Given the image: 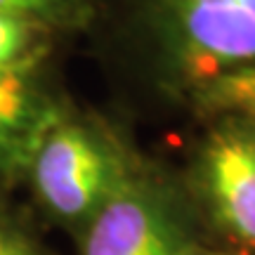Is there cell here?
<instances>
[{
	"label": "cell",
	"mask_w": 255,
	"mask_h": 255,
	"mask_svg": "<svg viewBox=\"0 0 255 255\" xmlns=\"http://www.w3.org/2000/svg\"><path fill=\"white\" fill-rule=\"evenodd\" d=\"M52 121L50 102L38 88L36 59L0 69V163L38 142Z\"/></svg>",
	"instance_id": "5b68a950"
},
{
	"label": "cell",
	"mask_w": 255,
	"mask_h": 255,
	"mask_svg": "<svg viewBox=\"0 0 255 255\" xmlns=\"http://www.w3.org/2000/svg\"><path fill=\"white\" fill-rule=\"evenodd\" d=\"M0 255H31V251L17 234L0 229Z\"/></svg>",
	"instance_id": "9c48e42d"
},
{
	"label": "cell",
	"mask_w": 255,
	"mask_h": 255,
	"mask_svg": "<svg viewBox=\"0 0 255 255\" xmlns=\"http://www.w3.org/2000/svg\"><path fill=\"white\" fill-rule=\"evenodd\" d=\"M50 28L33 19L14 17L0 12V69H14L33 62L38 43Z\"/></svg>",
	"instance_id": "ba28073f"
},
{
	"label": "cell",
	"mask_w": 255,
	"mask_h": 255,
	"mask_svg": "<svg viewBox=\"0 0 255 255\" xmlns=\"http://www.w3.org/2000/svg\"><path fill=\"white\" fill-rule=\"evenodd\" d=\"M194 177L215 225L239 246L255 251V123H208L196 146Z\"/></svg>",
	"instance_id": "277c9868"
},
{
	"label": "cell",
	"mask_w": 255,
	"mask_h": 255,
	"mask_svg": "<svg viewBox=\"0 0 255 255\" xmlns=\"http://www.w3.org/2000/svg\"><path fill=\"white\" fill-rule=\"evenodd\" d=\"M184 109L203 121H248L255 123V64H239L199 83Z\"/></svg>",
	"instance_id": "8992f818"
},
{
	"label": "cell",
	"mask_w": 255,
	"mask_h": 255,
	"mask_svg": "<svg viewBox=\"0 0 255 255\" xmlns=\"http://www.w3.org/2000/svg\"><path fill=\"white\" fill-rule=\"evenodd\" d=\"M83 255H196V239L180 196L135 170L88 220Z\"/></svg>",
	"instance_id": "3957f363"
},
{
	"label": "cell",
	"mask_w": 255,
	"mask_h": 255,
	"mask_svg": "<svg viewBox=\"0 0 255 255\" xmlns=\"http://www.w3.org/2000/svg\"><path fill=\"white\" fill-rule=\"evenodd\" d=\"M0 12L33 19L47 28L78 26L95 17V0H0Z\"/></svg>",
	"instance_id": "52a82bcc"
},
{
	"label": "cell",
	"mask_w": 255,
	"mask_h": 255,
	"mask_svg": "<svg viewBox=\"0 0 255 255\" xmlns=\"http://www.w3.org/2000/svg\"><path fill=\"white\" fill-rule=\"evenodd\" d=\"M107 14L135 81L182 109L206 78L255 64V0H107Z\"/></svg>",
	"instance_id": "6da1fadb"
},
{
	"label": "cell",
	"mask_w": 255,
	"mask_h": 255,
	"mask_svg": "<svg viewBox=\"0 0 255 255\" xmlns=\"http://www.w3.org/2000/svg\"><path fill=\"white\" fill-rule=\"evenodd\" d=\"M137 168L107 128L55 119L33 149L40 199L64 220H90Z\"/></svg>",
	"instance_id": "7a4b0ae2"
}]
</instances>
